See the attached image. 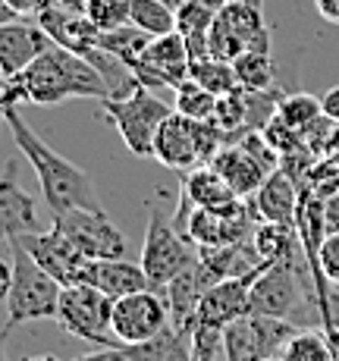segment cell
Here are the masks:
<instances>
[{
	"label": "cell",
	"instance_id": "6da1fadb",
	"mask_svg": "<svg viewBox=\"0 0 339 361\" xmlns=\"http://www.w3.org/2000/svg\"><path fill=\"white\" fill-rule=\"evenodd\" d=\"M73 98H107L101 73L82 54L69 47L51 44L35 63H29L19 75L4 79L0 107L6 104H63Z\"/></svg>",
	"mask_w": 339,
	"mask_h": 361
},
{
	"label": "cell",
	"instance_id": "7a4b0ae2",
	"mask_svg": "<svg viewBox=\"0 0 339 361\" xmlns=\"http://www.w3.org/2000/svg\"><path fill=\"white\" fill-rule=\"evenodd\" d=\"M4 123L10 126L16 148L23 151V157L32 164L35 176H38V185H41V195H44L47 207H51L54 214L104 211L92 176H88L82 166H75L69 157H63L60 151H54L51 145L23 120L16 104H6L4 107Z\"/></svg>",
	"mask_w": 339,
	"mask_h": 361
},
{
	"label": "cell",
	"instance_id": "3957f363",
	"mask_svg": "<svg viewBox=\"0 0 339 361\" xmlns=\"http://www.w3.org/2000/svg\"><path fill=\"white\" fill-rule=\"evenodd\" d=\"M10 261H13V286L10 295H6L4 333H13L16 327L32 321H54L63 286L32 258V252L23 245L19 235L10 239Z\"/></svg>",
	"mask_w": 339,
	"mask_h": 361
},
{
	"label": "cell",
	"instance_id": "277c9868",
	"mask_svg": "<svg viewBox=\"0 0 339 361\" xmlns=\"http://www.w3.org/2000/svg\"><path fill=\"white\" fill-rule=\"evenodd\" d=\"M144 211H148V230H144L142 245V267L148 276V286L164 295L173 276H179L185 267L198 261V248L176 230L173 220H167L164 192H157V198L144 201Z\"/></svg>",
	"mask_w": 339,
	"mask_h": 361
},
{
	"label": "cell",
	"instance_id": "5b68a950",
	"mask_svg": "<svg viewBox=\"0 0 339 361\" xmlns=\"http://www.w3.org/2000/svg\"><path fill=\"white\" fill-rule=\"evenodd\" d=\"M101 110L135 157H154V135L161 123L173 114L170 104H164L144 85H138L126 98H104Z\"/></svg>",
	"mask_w": 339,
	"mask_h": 361
},
{
	"label": "cell",
	"instance_id": "8992f818",
	"mask_svg": "<svg viewBox=\"0 0 339 361\" xmlns=\"http://www.w3.org/2000/svg\"><path fill=\"white\" fill-rule=\"evenodd\" d=\"M110 317H113V298L104 295L98 286H92V283H69V286H63L57 305V324L69 336L85 339V343L98 345V349L123 345L113 336Z\"/></svg>",
	"mask_w": 339,
	"mask_h": 361
},
{
	"label": "cell",
	"instance_id": "52a82bcc",
	"mask_svg": "<svg viewBox=\"0 0 339 361\" xmlns=\"http://www.w3.org/2000/svg\"><path fill=\"white\" fill-rule=\"evenodd\" d=\"M271 35L273 32L264 23V10L226 4L207 32V44H211V57L233 63L242 51H271Z\"/></svg>",
	"mask_w": 339,
	"mask_h": 361
},
{
	"label": "cell",
	"instance_id": "ba28073f",
	"mask_svg": "<svg viewBox=\"0 0 339 361\" xmlns=\"http://www.w3.org/2000/svg\"><path fill=\"white\" fill-rule=\"evenodd\" d=\"M299 264H267L264 274L254 280L252 298H248V314L264 317H292L295 308H302V298L314 305V293L305 289V280Z\"/></svg>",
	"mask_w": 339,
	"mask_h": 361
},
{
	"label": "cell",
	"instance_id": "9c48e42d",
	"mask_svg": "<svg viewBox=\"0 0 339 361\" xmlns=\"http://www.w3.org/2000/svg\"><path fill=\"white\" fill-rule=\"evenodd\" d=\"M54 230H60L85 258H126V235L110 224L107 211H63L54 214Z\"/></svg>",
	"mask_w": 339,
	"mask_h": 361
},
{
	"label": "cell",
	"instance_id": "30bf717a",
	"mask_svg": "<svg viewBox=\"0 0 339 361\" xmlns=\"http://www.w3.org/2000/svg\"><path fill=\"white\" fill-rule=\"evenodd\" d=\"M113 336L123 345L144 343L170 327V308L167 298L154 289H138L132 295L113 298V317H110Z\"/></svg>",
	"mask_w": 339,
	"mask_h": 361
},
{
	"label": "cell",
	"instance_id": "8fae6325",
	"mask_svg": "<svg viewBox=\"0 0 339 361\" xmlns=\"http://www.w3.org/2000/svg\"><path fill=\"white\" fill-rule=\"evenodd\" d=\"M189 69H192V60H189V47H185L183 32H167L151 38L148 51L132 66V73L138 85L151 88V92H157V88H173L176 92L189 79Z\"/></svg>",
	"mask_w": 339,
	"mask_h": 361
},
{
	"label": "cell",
	"instance_id": "7c38bea8",
	"mask_svg": "<svg viewBox=\"0 0 339 361\" xmlns=\"http://www.w3.org/2000/svg\"><path fill=\"white\" fill-rule=\"evenodd\" d=\"M254 211L252 204H242L236 211H211V207H192L185 217L183 235L192 242L195 248H223V245H236V242L252 239L254 230Z\"/></svg>",
	"mask_w": 339,
	"mask_h": 361
},
{
	"label": "cell",
	"instance_id": "4fadbf2b",
	"mask_svg": "<svg viewBox=\"0 0 339 361\" xmlns=\"http://www.w3.org/2000/svg\"><path fill=\"white\" fill-rule=\"evenodd\" d=\"M19 239H23V245L32 252V258L38 261L60 286L85 283V270H88V264H92V258H85L60 230H54V226L47 233L35 230V233L19 235Z\"/></svg>",
	"mask_w": 339,
	"mask_h": 361
},
{
	"label": "cell",
	"instance_id": "5bb4252c",
	"mask_svg": "<svg viewBox=\"0 0 339 361\" xmlns=\"http://www.w3.org/2000/svg\"><path fill=\"white\" fill-rule=\"evenodd\" d=\"M267 264L261 261L258 267L245 270L236 276H223L217 280L202 298V308H198V321L195 324H207V327H220L223 330L230 321L248 314V298H252V286L261 274H264Z\"/></svg>",
	"mask_w": 339,
	"mask_h": 361
},
{
	"label": "cell",
	"instance_id": "9a60e30c",
	"mask_svg": "<svg viewBox=\"0 0 339 361\" xmlns=\"http://www.w3.org/2000/svg\"><path fill=\"white\" fill-rule=\"evenodd\" d=\"M51 44H54V38L41 29L35 19L29 23L25 16H19V19H13V23H4L0 25V75H4V79L19 75Z\"/></svg>",
	"mask_w": 339,
	"mask_h": 361
},
{
	"label": "cell",
	"instance_id": "2e32d148",
	"mask_svg": "<svg viewBox=\"0 0 339 361\" xmlns=\"http://www.w3.org/2000/svg\"><path fill=\"white\" fill-rule=\"evenodd\" d=\"M154 161L170 170H192L202 164V145H198V120H189L179 110H173L161 123L154 135Z\"/></svg>",
	"mask_w": 339,
	"mask_h": 361
},
{
	"label": "cell",
	"instance_id": "e0dca14e",
	"mask_svg": "<svg viewBox=\"0 0 339 361\" xmlns=\"http://www.w3.org/2000/svg\"><path fill=\"white\" fill-rule=\"evenodd\" d=\"M211 289V280L204 276L202 264H192L185 267L179 276H173L170 286L164 289V298H167V308H170V327L173 330H183L192 333L198 321V308H202V298Z\"/></svg>",
	"mask_w": 339,
	"mask_h": 361
},
{
	"label": "cell",
	"instance_id": "ac0fdd59",
	"mask_svg": "<svg viewBox=\"0 0 339 361\" xmlns=\"http://www.w3.org/2000/svg\"><path fill=\"white\" fill-rule=\"evenodd\" d=\"M299 185L292 183L286 170H273L271 176L261 183V189L254 192L252 211L258 220L264 224H283V226H295V217H299Z\"/></svg>",
	"mask_w": 339,
	"mask_h": 361
},
{
	"label": "cell",
	"instance_id": "d6986e66",
	"mask_svg": "<svg viewBox=\"0 0 339 361\" xmlns=\"http://www.w3.org/2000/svg\"><path fill=\"white\" fill-rule=\"evenodd\" d=\"M38 230V214L35 198L16 183V164H6V173L0 176V239H16V235Z\"/></svg>",
	"mask_w": 339,
	"mask_h": 361
},
{
	"label": "cell",
	"instance_id": "ffe728a7",
	"mask_svg": "<svg viewBox=\"0 0 339 361\" xmlns=\"http://www.w3.org/2000/svg\"><path fill=\"white\" fill-rule=\"evenodd\" d=\"M183 195L192 201V207H211V211H236L245 204V198H239L211 164H198L185 170Z\"/></svg>",
	"mask_w": 339,
	"mask_h": 361
},
{
	"label": "cell",
	"instance_id": "44dd1931",
	"mask_svg": "<svg viewBox=\"0 0 339 361\" xmlns=\"http://www.w3.org/2000/svg\"><path fill=\"white\" fill-rule=\"evenodd\" d=\"M211 166L226 179V185H230V189L236 192L239 198H254V192L261 189V183L271 176V173H267L264 166L254 161V157L248 154V151L242 148L239 142L223 145V148L214 154Z\"/></svg>",
	"mask_w": 339,
	"mask_h": 361
},
{
	"label": "cell",
	"instance_id": "7402d4cb",
	"mask_svg": "<svg viewBox=\"0 0 339 361\" xmlns=\"http://www.w3.org/2000/svg\"><path fill=\"white\" fill-rule=\"evenodd\" d=\"M85 283L98 286L104 295L110 298H123L132 295L138 289H151L148 276H144L142 261H126V258H104V261H92L85 270Z\"/></svg>",
	"mask_w": 339,
	"mask_h": 361
},
{
	"label": "cell",
	"instance_id": "603a6c76",
	"mask_svg": "<svg viewBox=\"0 0 339 361\" xmlns=\"http://www.w3.org/2000/svg\"><path fill=\"white\" fill-rule=\"evenodd\" d=\"M252 245L264 264H299L302 255V242L295 226L264 224V220L252 230Z\"/></svg>",
	"mask_w": 339,
	"mask_h": 361
},
{
	"label": "cell",
	"instance_id": "cb8c5ba5",
	"mask_svg": "<svg viewBox=\"0 0 339 361\" xmlns=\"http://www.w3.org/2000/svg\"><path fill=\"white\" fill-rule=\"evenodd\" d=\"M123 349H126L129 361H195L192 358V333L173 327L144 339V343H129Z\"/></svg>",
	"mask_w": 339,
	"mask_h": 361
},
{
	"label": "cell",
	"instance_id": "d4e9b609",
	"mask_svg": "<svg viewBox=\"0 0 339 361\" xmlns=\"http://www.w3.org/2000/svg\"><path fill=\"white\" fill-rule=\"evenodd\" d=\"M233 69H236L239 88H245V92H267L276 85V66L271 51H242L233 60Z\"/></svg>",
	"mask_w": 339,
	"mask_h": 361
},
{
	"label": "cell",
	"instance_id": "484cf974",
	"mask_svg": "<svg viewBox=\"0 0 339 361\" xmlns=\"http://www.w3.org/2000/svg\"><path fill=\"white\" fill-rule=\"evenodd\" d=\"M283 361H339L333 339L323 330H295L280 352Z\"/></svg>",
	"mask_w": 339,
	"mask_h": 361
},
{
	"label": "cell",
	"instance_id": "4316f807",
	"mask_svg": "<svg viewBox=\"0 0 339 361\" xmlns=\"http://www.w3.org/2000/svg\"><path fill=\"white\" fill-rule=\"evenodd\" d=\"M148 44H151V35L142 32V29H138V25H132V23L120 25V29L101 32V47H104V51H110L113 57L126 60L129 66H135L138 60L144 57Z\"/></svg>",
	"mask_w": 339,
	"mask_h": 361
},
{
	"label": "cell",
	"instance_id": "83f0119b",
	"mask_svg": "<svg viewBox=\"0 0 339 361\" xmlns=\"http://www.w3.org/2000/svg\"><path fill=\"white\" fill-rule=\"evenodd\" d=\"M211 120L226 132V138H230V145H233L236 138H242L248 132V94L242 92V88H233V92L220 94Z\"/></svg>",
	"mask_w": 339,
	"mask_h": 361
},
{
	"label": "cell",
	"instance_id": "f1b7e54d",
	"mask_svg": "<svg viewBox=\"0 0 339 361\" xmlns=\"http://www.w3.org/2000/svg\"><path fill=\"white\" fill-rule=\"evenodd\" d=\"M189 75L198 82V85H204L211 94H226L233 92V88H239L236 82V69H233L230 60H220V57H204V60H192V69Z\"/></svg>",
	"mask_w": 339,
	"mask_h": 361
},
{
	"label": "cell",
	"instance_id": "f546056e",
	"mask_svg": "<svg viewBox=\"0 0 339 361\" xmlns=\"http://www.w3.org/2000/svg\"><path fill=\"white\" fill-rule=\"evenodd\" d=\"M129 23L138 25L142 32H148L151 38H157V35L176 32V10L161 4V0H132Z\"/></svg>",
	"mask_w": 339,
	"mask_h": 361
},
{
	"label": "cell",
	"instance_id": "4dcf8cb0",
	"mask_svg": "<svg viewBox=\"0 0 339 361\" xmlns=\"http://www.w3.org/2000/svg\"><path fill=\"white\" fill-rule=\"evenodd\" d=\"M321 114H323L321 98H314V94H308V92L283 94L280 104H276V116H280L286 126H292V129H299V132H305Z\"/></svg>",
	"mask_w": 339,
	"mask_h": 361
},
{
	"label": "cell",
	"instance_id": "1f68e13d",
	"mask_svg": "<svg viewBox=\"0 0 339 361\" xmlns=\"http://www.w3.org/2000/svg\"><path fill=\"white\" fill-rule=\"evenodd\" d=\"M214 107H217V94H211L204 85H198L192 75L176 88V107L173 110H179L189 120H211Z\"/></svg>",
	"mask_w": 339,
	"mask_h": 361
},
{
	"label": "cell",
	"instance_id": "d6a6232c",
	"mask_svg": "<svg viewBox=\"0 0 339 361\" xmlns=\"http://www.w3.org/2000/svg\"><path fill=\"white\" fill-rule=\"evenodd\" d=\"M129 13H132V0H88V6H85V16L92 19L101 32L126 25Z\"/></svg>",
	"mask_w": 339,
	"mask_h": 361
},
{
	"label": "cell",
	"instance_id": "836d02e7",
	"mask_svg": "<svg viewBox=\"0 0 339 361\" xmlns=\"http://www.w3.org/2000/svg\"><path fill=\"white\" fill-rule=\"evenodd\" d=\"M192 358L195 361H230L223 343V330L207 327V324H195L192 327Z\"/></svg>",
	"mask_w": 339,
	"mask_h": 361
},
{
	"label": "cell",
	"instance_id": "e575fe53",
	"mask_svg": "<svg viewBox=\"0 0 339 361\" xmlns=\"http://www.w3.org/2000/svg\"><path fill=\"white\" fill-rule=\"evenodd\" d=\"M214 19H217V13H211L204 4L185 0V4L176 10V32H183L185 38H189V35H207L214 25Z\"/></svg>",
	"mask_w": 339,
	"mask_h": 361
},
{
	"label": "cell",
	"instance_id": "d590c367",
	"mask_svg": "<svg viewBox=\"0 0 339 361\" xmlns=\"http://www.w3.org/2000/svg\"><path fill=\"white\" fill-rule=\"evenodd\" d=\"M321 267L327 274V280L339 286V233H327L321 245Z\"/></svg>",
	"mask_w": 339,
	"mask_h": 361
},
{
	"label": "cell",
	"instance_id": "8d00e7d4",
	"mask_svg": "<svg viewBox=\"0 0 339 361\" xmlns=\"http://www.w3.org/2000/svg\"><path fill=\"white\" fill-rule=\"evenodd\" d=\"M6 4L13 6V10L19 13V16H25V19H35L38 13H44L47 6H54L57 0H6Z\"/></svg>",
	"mask_w": 339,
	"mask_h": 361
},
{
	"label": "cell",
	"instance_id": "74e56055",
	"mask_svg": "<svg viewBox=\"0 0 339 361\" xmlns=\"http://www.w3.org/2000/svg\"><path fill=\"white\" fill-rule=\"evenodd\" d=\"M323 224H327V233H339V189L323 198Z\"/></svg>",
	"mask_w": 339,
	"mask_h": 361
},
{
	"label": "cell",
	"instance_id": "f35d334b",
	"mask_svg": "<svg viewBox=\"0 0 339 361\" xmlns=\"http://www.w3.org/2000/svg\"><path fill=\"white\" fill-rule=\"evenodd\" d=\"M75 361H129V355H126V349H123V345H104V349L92 352V355H82Z\"/></svg>",
	"mask_w": 339,
	"mask_h": 361
},
{
	"label": "cell",
	"instance_id": "ab89813d",
	"mask_svg": "<svg viewBox=\"0 0 339 361\" xmlns=\"http://www.w3.org/2000/svg\"><path fill=\"white\" fill-rule=\"evenodd\" d=\"M314 10L321 13L323 23L339 25V0H314Z\"/></svg>",
	"mask_w": 339,
	"mask_h": 361
},
{
	"label": "cell",
	"instance_id": "60d3db41",
	"mask_svg": "<svg viewBox=\"0 0 339 361\" xmlns=\"http://www.w3.org/2000/svg\"><path fill=\"white\" fill-rule=\"evenodd\" d=\"M321 107H323V114H327L330 120L339 123V85L330 88L327 94H321Z\"/></svg>",
	"mask_w": 339,
	"mask_h": 361
},
{
	"label": "cell",
	"instance_id": "b9f144b4",
	"mask_svg": "<svg viewBox=\"0 0 339 361\" xmlns=\"http://www.w3.org/2000/svg\"><path fill=\"white\" fill-rule=\"evenodd\" d=\"M10 286H13V261L0 258V302H6V295H10Z\"/></svg>",
	"mask_w": 339,
	"mask_h": 361
},
{
	"label": "cell",
	"instance_id": "7bdbcfd3",
	"mask_svg": "<svg viewBox=\"0 0 339 361\" xmlns=\"http://www.w3.org/2000/svg\"><path fill=\"white\" fill-rule=\"evenodd\" d=\"M13 19H19V13L13 10L6 0H0V25H4V23H13Z\"/></svg>",
	"mask_w": 339,
	"mask_h": 361
},
{
	"label": "cell",
	"instance_id": "ee69618b",
	"mask_svg": "<svg viewBox=\"0 0 339 361\" xmlns=\"http://www.w3.org/2000/svg\"><path fill=\"white\" fill-rule=\"evenodd\" d=\"M60 6H66V10H73V13H85V6H88V0H57Z\"/></svg>",
	"mask_w": 339,
	"mask_h": 361
},
{
	"label": "cell",
	"instance_id": "f6af8a7d",
	"mask_svg": "<svg viewBox=\"0 0 339 361\" xmlns=\"http://www.w3.org/2000/svg\"><path fill=\"white\" fill-rule=\"evenodd\" d=\"M230 4H242V6H254V10H264V0H230Z\"/></svg>",
	"mask_w": 339,
	"mask_h": 361
},
{
	"label": "cell",
	"instance_id": "bcb514c9",
	"mask_svg": "<svg viewBox=\"0 0 339 361\" xmlns=\"http://www.w3.org/2000/svg\"><path fill=\"white\" fill-rule=\"evenodd\" d=\"M25 361H60V358H54V355H35V358H25Z\"/></svg>",
	"mask_w": 339,
	"mask_h": 361
},
{
	"label": "cell",
	"instance_id": "7dc6e473",
	"mask_svg": "<svg viewBox=\"0 0 339 361\" xmlns=\"http://www.w3.org/2000/svg\"><path fill=\"white\" fill-rule=\"evenodd\" d=\"M264 361H283L280 355H271V358H264Z\"/></svg>",
	"mask_w": 339,
	"mask_h": 361
},
{
	"label": "cell",
	"instance_id": "c3c4849f",
	"mask_svg": "<svg viewBox=\"0 0 339 361\" xmlns=\"http://www.w3.org/2000/svg\"><path fill=\"white\" fill-rule=\"evenodd\" d=\"M0 123H4V107H0Z\"/></svg>",
	"mask_w": 339,
	"mask_h": 361
},
{
	"label": "cell",
	"instance_id": "681fc988",
	"mask_svg": "<svg viewBox=\"0 0 339 361\" xmlns=\"http://www.w3.org/2000/svg\"><path fill=\"white\" fill-rule=\"evenodd\" d=\"M0 94H4V79H0Z\"/></svg>",
	"mask_w": 339,
	"mask_h": 361
},
{
	"label": "cell",
	"instance_id": "f907efd6",
	"mask_svg": "<svg viewBox=\"0 0 339 361\" xmlns=\"http://www.w3.org/2000/svg\"><path fill=\"white\" fill-rule=\"evenodd\" d=\"M0 79H4V75H0Z\"/></svg>",
	"mask_w": 339,
	"mask_h": 361
},
{
	"label": "cell",
	"instance_id": "816d5d0a",
	"mask_svg": "<svg viewBox=\"0 0 339 361\" xmlns=\"http://www.w3.org/2000/svg\"><path fill=\"white\" fill-rule=\"evenodd\" d=\"M336 289H339V286H336Z\"/></svg>",
	"mask_w": 339,
	"mask_h": 361
}]
</instances>
